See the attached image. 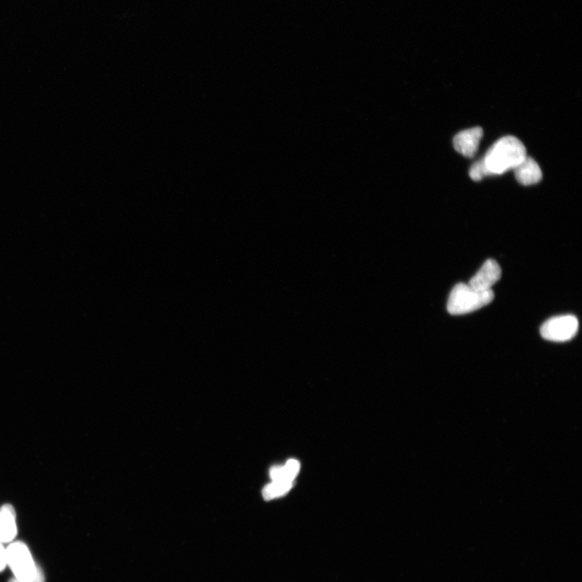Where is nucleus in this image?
Wrapping results in <instances>:
<instances>
[{"label":"nucleus","mask_w":582,"mask_h":582,"mask_svg":"<svg viewBox=\"0 0 582 582\" xmlns=\"http://www.w3.org/2000/svg\"><path fill=\"white\" fill-rule=\"evenodd\" d=\"M294 481L273 480V482L262 491L263 497L266 500H272L274 498L281 497L292 488Z\"/></svg>","instance_id":"obj_10"},{"label":"nucleus","mask_w":582,"mask_h":582,"mask_svg":"<svg viewBox=\"0 0 582 582\" xmlns=\"http://www.w3.org/2000/svg\"><path fill=\"white\" fill-rule=\"evenodd\" d=\"M7 564L19 582H44L42 569L35 562L23 542H14L6 550Z\"/></svg>","instance_id":"obj_3"},{"label":"nucleus","mask_w":582,"mask_h":582,"mask_svg":"<svg viewBox=\"0 0 582 582\" xmlns=\"http://www.w3.org/2000/svg\"><path fill=\"white\" fill-rule=\"evenodd\" d=\"M18 535L16 513L11 504H4L0 507V542L2 544L11 542Z\"/></svg>","instance_id":"obj_7"},{"label":"nucleus","mask_w":582,"mask_h":582,"mask_svg":"<svg viewBox=\"0 0 582 582\" xmlns=\"http://www.w3.org/2000/svg\"><path fill=\"white\" fill-rule=\"evenodd\" d=\"M300 469L299 462L290 460L283 466L273 467L271 470L273 480L294 481Z\"/></svg>","instance_id":"obj_9"},{"label":"nucleus","mask_w":582,"mask_h":582,"mask_svg":"<svg viewBox=\"0 0 582 582\" xmlns=\"http://www.w3.org/2000/svg\"><path fill=\"white\" fill-rule=\"evenodd\" d=\"M483 133L482 128L480 127L468 129L458 133L453 140L455 149L465 158H473L477 152Z\"/></svg>","instance_id":"obj_6"},{"label":"nucleus","mask_w":582,"mask_h":582,"mask_svg":"<svg viewBox=\"0 0 582 582\" xmlns=\"http://www.w3.org/2000/svg\"><path fill=\"white\" fill-rule=\"evenodd\" d=\"M494 299L492 290L478 291L468 284H457L450 294L447 311L453 316L468 314L489 304Z\"/></svg>","instance_id":"obj_2"},{"label":"nucleus","mask_w":582,"mask_h":582,"mask_svg":"<svg viewBox=\"0 0 582 582\" xmlns=\"http://www.w3.org/2000/svg\"><path fill=\"white\" fill-rule=\"evenodd\" d=\"M513 170L516 180L523 186H531L542 180V174L539 165L528 156Z\"/></svg>","instance_id":"obj_8"},{"label":"nucleus","mask_w":582,"mask_h":582,"mask_svg":"<svg viewBox=\"0 0 582 582\" xmlns=\"http://www.w3.org/2000/svg\"><path fill=\"white\" fill-rule=\"evenodd\" d=\"M7 564L6 550L4 547L2 542H0V572H2L6 568Z\"/></svg>","instance_id":"obj_12"},{"label":"nucleus","mask_w":582,"mask_h":582,"mask_svg":"<svg viewBox=\"0 0 582 582\" xmlns=\"http://www.w3.org/2000/svg\"><path fill=\"white\" fill-rule=\"evenodd\" d=\"M501 277V268L499 264L494 260L489 259L470 280L468 285L475 290H490L499 281Z\"/></svg>","instance_id":"obj_5"},{"label":"nucleus","mask_w":582,"mask_h":582,"mask_svg":"<svg viewBox=\"0 0 582 582\" xmlns=\"http://www.w3.org/2000/svg\"><path fill=\"white\" fill-rule=\"evenodd\" d=\"M8 582H19V581L16 579H11Z\"/></svg>","instance_id":"obj_13"},{"label":"nucleus","mask_w":582,"mask_h":582,"mask_svg":"<svg viewBox=\"0 0 582 582\" xmlns=\"http://www.w3.org/2000/svg\"><path fill=\"white\" fill-rule=\"evenodd\" d=\"M579 322L573 315L559 316L550 319L540 328L541 337L553 343H565L578 333Z\"/></svg>","instance_id":"obj_4"},{"label":"nucleus","mask_w":582,"mask_h":582,"mask_svg":"<svg viewBox=\"0 0 582 582\" xmlns=\"http://www.w3.org/2000/svg\"><path fill=\"white\" fill-rule=\"evenodd\" d=\"M527 158V150L521 141L513 136L498 140L486 153L485 164L492 175H501L516 167Z\"/></svg>","instance_id":"obj_1"},{"label":"nucleus","mask_w":582,"mask_h":582,"mask_svg":"<svg viewBox=\"0 0 582 582\" xmlns=\"http://www.w3.org/2000/svg\"><path fill=\"white\" fill-rule=\"evenodd\" d=\"M469 175L475 182L482 180L487 176H492L489 170L487 169L483 159L472 166L471 170L469 171Z\"/></svg>","instance_id":"obj_11"}]
</instances>
